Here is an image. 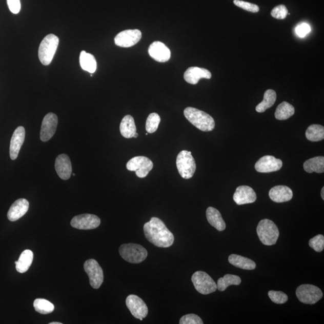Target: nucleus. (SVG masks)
I'll list each match as a JSON object with an SVG mask.
<instances>
[{"label": "nucleus", "mask_w": 324, "mask_h": 324, "mask_svg": "<svg viewBox=\"0 0 324 324\" xmlns=\"http://www.w3.org/2000/svg\"><path fill=\"white\" fill-rule=\"evenodd\" d=\"M144 232L147 240L158 248L170 247L174 242V235L159 218H151L144 225Z\"/></svg>", "instance_id": "f257e3e1"}, {"label": "nucleus", "mask_w": 324, "mask_h": 324, "mask_svg": "<svg viewBox=\"0 0 324 324\" xmlns=\"http://www.w3.org/2000/svg\"><path fill=\"white\" fill-rule=\"evenodd\" d=\"M184 115L191 124L203 132L212 131L214 129V119L205 112L195 108L188 107L184 111Z\"/></svg>", "instance_id": "f03ea898"}, {"label": "nucleus", "mask_w": 324, "mask_h": 324, "mask_svg": "<svg viewBox=\"0 0 324 324\" xmlns=\"http://www.w3.org/2000/svg\"><path fill=\"white\" fill-rule=\"evenodd\" d=\"M257 234L263 245L272 246L276 244L279 237V231L276 225L269 219L259 221L256 228Z\"/></svg>", "instance_id": "7ed1b4c3"}, {"label": "nucleus", "mask_w": 324, "mask_h": 324, "mask_svg": "<svg viewBox=\"0 0 324 324\" xmlns=\"http://www.w3.org/2000/svg\"><path fill=\"white\" fill-rule=\"evenodd\" d=\"M58 45L59 38L54 34H48L44 38L38 52V58L42 64L45 66L51 64Z\"/></svg>", "instance_id": "20e7f679"}, {"label": "nucleus", "mask_w": 324, "mask_h": 324, "mask_svg": "<svg viewBox=\"0 0 324 324\" xmlns=\"http://www.w3.org/2000/svg\"><path fill=\"white\" fill-rule=\"evenodd\" d=\"M119 253L123 259L132 264L142 262L148 256V252L143 246L133 243L122 245Z\"/></svg>", "instance_id": "39448f33"}, {"label": "nucleus", "mask_w": 324, "mask_h": 324, "mask_svg": "<svg viewBox=\"0 0 324 324\" xmlns=\"http://www.w3.org/2000/svg\"><path fill=\"white\" fill-rule=\"evenodd\" d=\"M179 175L185 179L191 178L196 169V162L191 151L183 150L178 154L176 160Z\"/></svg>", "instance_id": "423d86ee"}, {"label": "nucleus", "mask_w": 324, "mask_h": 324, "mask_svg": "<svg viewBox=\"0 0 324 324\" xmlns=\"http://www.w3.org/2000/svg\"><path fill=\"white\" fill-rule=\"evenodd\" d=\"M192 281L196 290L203 295H208L217 290V284L206 272L198 271L193 274Z\"/></svg>", "instance_id": "0eeeda50"}, {"label": "nucleus", "mask_w": 324, "mask_h": 324, "mask_svg": "<svg viewBox=\"0 0 324 324\" xmlns=\"http://www.w3.org/2000/svg\"><path fill=\"white\" fill-rule=\"evenodd\" d=\"M296 295L299 301L302 303L313 305L322 298L323 293L322 291L315 285L305 284L297 288Z\"/></svg>", "instance_id": "6e6552de"}, {"label": "nucleus", "mask_w": 324, "mask_h": 324, "mask_svg": "<svg viewBox=\"0 0 324 324\" xmlns=\"http://www.w3.org/2000/svg\"><path fill=\"white\" fill-rule=\"evenodd\" d=\"M126 167L129 171H135L139 178H145L153 170V164L148 157L136 156L128 162Z\"/></svg>", "instance_id": "1a4fd4ad"}, {"label": "nucleus", "mask_w": 324, "mask_h": 324, "mask_svg": "<svg viewBox=\"0 0 324 324\" xmlns=\"http://www.w3.org/2000/svg\"><path fill=\"white\" fill-rule=\"evenodd\" d=\"M84 270L89 277L90 284L94 289H98L104 282L103 270L96 260H86L84 265Z\"/></svg>", "instance_id": "9d476101"}, {"label": "nucleus", "mask_w": 324, "mask_h": 324, "mask_svg": "<svg viewBox=\"0 0 324 324\" xmlns=\"http://www.w3.org/2000/svg\"><path fill=\"white\" fill-rule=\"evenodd\" d=\"M126 303L130 312L135 318L143 320L149 313L147 306L138 296L131 294L126 298Z\"/></svg>", "instance_id": "9b49d317"}, {"label": "nucleus", "mask_w": 324, "mask_h": 324, "mask_svg": "<svg viewBox=\"0 0 324 324\" xmlns=\"http://www.w3.org/2000/svg\"><path fill=\"white\" fill-rule=\"evenodd\" d=\"M70 224L72 227L78 229V230H94L99 226L100 219L96 215L80 214L74 217Z\"/></svg>", "instance_id": "f8f14e48"}, {"label": "nucleus", "mask_w": 324, "mask_h": 324, "mask_svg": "<svg viewBox=\"0 0 324 324\" xmlns=\"http://www.w3.org/2000/svg\"><path fill=\"white\" fill-rule=\"evenodd\" d=\"M142 33L139 30H127L121 31L115 37V44L123 48L131 47L141 39Z\"/></svg>", "instance_id": "ddd939ff"}, {"label": "nucleus", "mask_w": 324, "mask_h": 324, "mask_svg": "<svg viewBox=\"0 0 324 324\" xmlns=\"http://www.w3.org/2000/svg\"><path fill=\"white\" fill-rule=\"evenodd\" d=\"M58 117L54 113H48L45 115L42 121L40 130V139L43 142H47L52 138L57 129Z\"/></svg>", "instance_id": "4468645a"}, {"label": "nucleus", "mask_w": 324, "mask_h": 324, "mask_svg": "<svg viewBox=\"0 0 324 324\" xmlns=\"http://www.w3.org/2000/svg\"><path fill=\"white\" fill-rule=\"evenodd\" d=\"M282 161L272 156H265L260 158L255 164V170L260 173H269L277 171L282 167Z\"/></svg>", "instance_id": "2eb2a0df"}, {"label": "nucleus", "mask_w": 324, "mask_h": 324, "mask_svg": "<svg viewBox=\"0 0 324 324\" xmlns=\"http://www.w3.org/2000/svg\"><path fill=\"white\" fill-rule=\"evenodd\" d=\"M234 200L237 205L255 202L256 194L254 190L248 186H241L236 189L233 196Z\"/></svg>", "instance_id": "dca6fc26"}, {"label": "nucleus", "mask_w": 324, "mask_h": 324, "mask_svg": "<svg viewBox=\"0 0 324 324\" xmlns=\"http://www.w3.org/2000/svg\"><path fill=\"white\" fill-rule=\"evenodd\" d=\"M149 53L151 58L160 63H165L171 58V51L162 42L156 41L151 44Z\"/></svg>", "instance_id": "f3484780"}, {"label": "nucleus", "mask_w": 324, "mask_h": 324, "mask_svg": "<svg viewBox=\"0 0 324 324\" xmlns=\"http://www.w3.org/2000/svg\"><path fill=\"white\" fill-rule=\"evenodd\" d=\"M26 137V130L24 127L19 126L14 132L10 144V157L15 160L18 156L19 151Z\"/></svg>", "instance_id": "a211bd4d"}, {"label": "nucleus", "mask_w": 324, "mask_h": 324, "mask_svg": "<svg viewBox=\"0 0 324 324\" xmlns=\"http://www.w3.org/2000/svg\"><path fill=\"white\" fill-rule=\"evenodd\" d=\"M55 168L59 178L67 180L70 178L72 172L71 161L65 154L59 155L56 158Z\"/></svg>", "instance_id": "6ab92c4d"}, {"label": "nucleus", "mask_w": 324, "mask_h": 324, "mask_svg": "<svg viewBox=\"0 0 324 324\" xmlns=\"http://www.w3.org/2000/svg\"><path fill=\"white\" fill-rule=\"evenodd\" d=\"M211 76L212 75L209 70L198 67H191L187 69L184 74V79L186 82L193 85L198 84L200 79H209Z\"/></svg>", "instance_id": "aec40b11"}, {"label": "nucleus", "mask_w": 324, "mask_h": 324, "mask_svg": "<svg viewBox=\"0 0 324 324\" xmlns=\"http://www.w3.org/2000/svg\"><path fill=\"white\" fill-rule=\"evenodd\" d=\"M29 209V202L26 199H19L10 207L8 213V218L10 221L19 220L27 213Z\"/></svg>", "instance_id": "412c9836"}, {"label": "nucleus", "mask_w": 324, "mask_h": 324, "mask_svg": "<svg viewBox=\"0 0 324 324\" xmlns=\"http://www.w3.org/2000/svg\"><path fill=\"white\" fill-rule=\"evenodd\" d=\"M269 196L270 199L275 202H288L293 197V192L286 186H277L271 189Z\"/></svg>", "instance_id": "4be33fe9"}, {"label": "nucleus", "mask_w": 324, "mask_h": 324, "mask_svg": "<svg viewBox=\"0 0 324 324\" xmlns=\"http://www.w3.org/2000/svg\"><path fill=\"white\" fill-rule=\"evenodd\" d=\"M206 216L209 223L217 230L223 231L226 229V224L221 217L220 213L215 208L211 207L208 208L206 211Z\"/></svg>", "instance_id": "5701e85b"}, {"label": "nucleus", "mask_w": 324, "mask_h": 324, "mask_svg": "<svg viewBox=\"0 0 324 324\" xmlns=\"http://www.w3.org/2000/svg\"><path fill=\"white\" fill-rule=\"evenodd\" d=\"M121 135L125 138H132L136 132L135 120L131 115H126L119 126Z\"/></svg>", "instance_id": "b1692460"}, {"label": "nucleus", "mask_w": 324, "mask_h": 324, "mask_svg": "<svg viewBox=\"0 0 324 324\" xmlns=\"http://www.w3.org/2000/svg\"><path fill=\"white\" fill-rule=\"evenodd\" d=\"M229 262L239 269L247 270L255 269L256 264L252 260L240 255L232 254L228 258Z\"/></svg>", "instance_id": "393cba45"}, {"label": "nucleus", "mask_w": 324, "mask_h": 324, "mask_svg": "<svg viewBox=\"0 0 324 324\" xmlns=\"http://www.w3.org/2000/svg\"><path fill=\"white\" fill-rule=\"evenodd\" d=\"M33 260V253L30 250H25L21 253L17 261H15L16 269L17 272L24 273L30 269Z\"/></svg>", "instance_id": "a878e982"}, {"label": "nucleus", "mask_w": 324, "mask_h": 324, "mask_svg": "<svg viewBox=\"0 0 324 324\" xmlns=\"http://www.w3.org/2000/svg\"><path fill=\"white\" fill-rule=\"evenodd\" d=\"M79 62L81 68L86 71L90 73L96 72L97 69V62L96 58L92 54L83 51L80 52Z\"/></svg>", "instance_id": "bb28decb"}, {"label": "nucleus", "mask_w": 324, "mask_h": 324, "mask_svg": "<svg viewBox=\"0 0 324 324\" xmlns=\"http://www.w3.org/2000/svg\"><path fill=\"white\" fill-rule=\"evenodd\" d=\"M305 170L308 173L315 172L316 173H323L324 172V157L318 156L310 158L306 160L303 165Z\"/></svg>", "instance_id": "cd10ccee"}, {"label": "nucleus", "mask_w": 324, "mask_h": 324, "mask_svg": "<svg viewBox=\"0 0 324 324\" xmlns=\"http://www.w3.org/2000/svg\"><path fill=\"white\" fill-rule=\"evenodd\" d=\"M277 95L275 91L267 90L264 95V99L256 106V111L259 113L265 112L267 109L272 107L276 100Z\"/></svg>", "instance_id": "c85d7f7f"}, {"label": "nucleus", "mask_w": 324, "mask_h": 324, "mask_svg": "<svg viewBox=\"0 0 324 324\" xmlns=\"http://www.w3.org/2000/svg\"><path fill=\"white\" fill-rule=\"evenodd\" d=\"M295 113L293 106L287 102L281 103L276 108L275 117L279 120H285L292 117Z\"/></svg>", "instance_id": "c756f323"}, {"label": "nucleus", "mask_w": 324, "mask_h": 324, "mask_svg": "<svg viewBox=\"0 0 324 324\" xmlns=\"http://www.w3.org/2000/svg\"><path fill=\"white\" fill-rule=\"evenodd\" d=\"M306 138L311 141L318 142L324 139V128L319 125L310 126L306 132Z\"/></svg>", "instance_id": "7c9ffc66"}, {"label": "nucleus", "mask_w": 324, "mask_h": 324, "mask_svg": "<svg viewBox=\"0 0 324 324\" xmlns=\"http://www.w3.org/2000/svg\"><path fill=\"white\" fill-rule=\"evenodd\" d=\"M241 283L240 277L233 274H226L217 281V289L220 291H224L231 285H239Z\"/></svg>", "instance_id": "2f4dec72"}, {"label": "nucleus", "mask_w": 324, "mask_h": 324, "mask_svg": "<svg viewBox=\"0 0 324 324\" xmlns=\"http://www.w3.org/2000/svg\"><path fill=\"white\" fill-rule=\"evenodd\" d=\"M35 311L41 314H48L54 311V306L45 299L37 298L34 301Z\"/></svg>", "instance_id": "473e14b6"}, {"label": "nucleus", "mask_w": 324, "mask_h": 324, "mask_svg": "<svg viewBox=\"0 0 324 324\" xmlns=\"http://www.w3.org/2000/svg\"><path fill=\"white\" fill-rule=\"evenodd\" d=\"M160 123V117L156 113H151L148 117L146 128L147 133H153L156 131Z\"/></svg>", "instance_id": "72a5a7b5"}, {"label": "nucleus", "mask_w": 324, "mask_h": 324, "mask_svg": "<svg viewBox=\"0 0 324 324\" xmlns=\"http://www.w3.org/2000/svg\"><path fill=\"white\" fill-rule=\"evenodd\" d=\"M269 296L271 300L276 304H284L288 300V295L281 291H270Z\"/></svg>", "instance_id": "f704fd0d"}, {"label": "nucleus", "mask_w": 324, "mask_h": 324, "mask_svg": "<svg viewBox=\"0 0 324 324\" xmlns=\"http://www.w3.org/2000/svg\"><path fill=\"white\" fill-rule=\"evenodd\" d=\"M310 247L314 249L317 252H322L324 248V237L322 235H318L310 239Z\"/></svg>", "instance_id": "c9c22d12"}, {"label": "nucleus", "mask_w": 324, "mask_h": 324, "mask_svg": "<svg viewBox=\"0 0 324 324\" xmlns=\"http://www.w3.org/2000/svg\"><path fill=\"white\" fill-rule=\"evenodd\" d=\"M234 5L242 9L252 13H257L259 11L258 6L252 3L241 1V0H234Z\"/></svg>", "instance_id": "e433bc0d"}, {"label": "nucleus", "mask_w": 324, "mask_h": 324, "mask_svg": "<svg viewBox=\"0 0 324 324\" xmlns=\"http://www.w3.org/2000/svg\"><path fill=\"white\" fill-rule=\"evenodd\" d=\"M288 14V10L287 7L285 5H279L275 7L271 12L272 15L274 18L277 19H284L286 18Z\"/></svg>", "instance_id": "4c0bfd02"}, {"label": "nucleus", "mask_w": 324, "mask_h": 324, "mask_svg": "<svg viewBox=\"0 0 324 324\" xmlns=\"http://www.w3.org/2000/svg\"><path fill=\"white\" fill-rule=\"evenodd\" d=\"M180 324H203L201 318L195 314H188L181 317L179 320Z\"/></svg>", "instance_id": "58836bf2"}, {"label": "nucleus", "mask_w": 324, "mask_h": 324, "mask_svg": "<svg viewBox=\"0 0 324 324\" xmlns=\"http://www.w3.org/2000/svg\"><path fill=\"white\" fill-rule=\"evenodd\" d=\"M311 27L306 23H302L299 25L295 29L296 33L300 37H305L306 35L311 32Z\"/></svg>", "instance_id": "ea45409f"}, {"label": "nucleus", "mask_w": 324, "mask_h": 324, "mask_svg": "<svg viewBox=\"0 0 324 324\" xmlns=\"http://www.w3.org/2000/svg\"><path fill=\"white\" fill-rule=\"evenodd\" d=\"M10 12L13 14L19 13L21 10L20 0H7Z\"/></svg>", "instance_id": "a19ab883"}, {"label": "nucleus", "mask_w": 324, "mask_h": 324, "mask_svg": "<svg viewBox=\"0 0 324 324\" xmlns=\"http://www.w3.org/2000/svg\"><path fill=\"white\" fill-rule=\"evenodd\" d=\"M321 197L323 200H324V188L323 187L321 190Z\"/></svg>", "instance_id": "79ce46f5"}, {"label": "nucleus", "mask_w": 324, "mask_h": 324, "mask_svg": "<svg viewBox=\"0 0 324 324\" xmlns=\"http://www.w3.org/2000/svg\"><path fill=\"white\" fill-rule=\"evenodd\" d=\"M138 133L136 132L135 135H134V136H133V138H136L137 137H138Z\"/></svg>", "instance_id": "37998d69"}, {"label": "nucleus", "mask_w": 324, "mask_h": 324, "mask_svg": "<svg viewBox=\"0 0 324 324\" xmlns=\"http://www.w3.org/2000/svg\"><path fill=\"white\" fill-rule=\"evenodd\" d=\"M49 324H62V323L54 322L49 323Z\"/></svg>", "instance_id": "c03bdc74"}, {"label": "nucleus", "mask_w": 324, "mask_h": 324, "mask_svg": "<svg viewBox=\"0 0 324 324\" xmlns=\"http://www.w3.org/2000/svg\"><path fill=\"white\" fill-rule=\"evenodd\" d=\"M73 176H75V175H76V174H73Z\"/></svg>", "instance_id": "a18cd8bd"}]
</instances>
